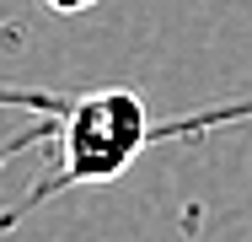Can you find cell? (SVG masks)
Instances as JSON below:
<instances>
[{"label":"cell","instance_id":"6da1fadb","mask_svg":"<svg viewBox=\"0 0 252 242\" xmlns=\"http://www.w3.org/2000/svg\"><path fill=\"white\" fill-rule=\"evenodd\" d=\"M0 102L11 108H32L43 113L32 129L11 135L0 145V161L22 145L38 140H59L54 161L43 167V178L27 189V199L16 210L0 215V226H16L22 215H32L38 204H49L59 189H81V183H113L129 172V161L166 129L151 124V108L145 97L129 92V86H107V92H81V97H49V92H0Z\"/></svg>","mask_w":252,"mask_h":242},{"label":"cell","instance_id":"7a4b0ae2","mask_svg":"<svg viewBox=\"0 0 252 242\" xmlns=\"http://www.w3.org/2000/svg\"><path fill=\"white\" fill-rule=\"evenodd\" d=\"M49 11H59V16H75V11H92V5H102V0H43Z\"/></svg>","mask_w":252,"mask_h":242}]
</instances>
